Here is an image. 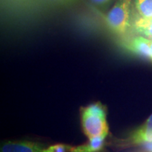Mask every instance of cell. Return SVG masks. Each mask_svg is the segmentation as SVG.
I'll use <instances>...</instances> for the list:
<instances>
[{"label": "cell", "mask_w": 152, "mask_h": 152, "mask_svg": "<svg viewBox=\"0 0 152 152\" xmlns=\"http://www.w3.org/2000/svg\"><path fill=\"white\" fill-rule=\"evenodd\" d=\"M80 117L83 131L89 140L108 135L106 108L100 102L81 107Z\"/></svg>", "instance_id": "obj_1"}, {"label": "cell", "mask_w": 152, "mask_h": 152, "mask_svg": "<svg viewBox=\"0 0 152 152\" xmlns=\"http://www.w3.org/2000/svg\"><path fill=\"white\" fill-rule=\"evenodd\" d=\"M132 0H116L106 16L107 26L114 34L123 35L130 27Z\"/></svg>", "instance_id": "obj_2"}, {"label": "cell", "mask_w": 152, "mask_h": 152, "mask_svg": "<svg viewBox=\"0 0 152 152\" xmlns=\"http://www.w3.org/2000/svg\"><path fill=\"white\" fill-rule=\"evenodd\" d=\"M152 141V114L143 125L133 131L128 138L123 140L121 146L138 145Z\"/></svg>", "instance_id": "obj_3"}, {"label": "cell", "mask_w": 152, "mask_h": 152, "mask_svg": "<svg viewBox=\"0 0 152 152\" xmlns=\"http://www.w3.org/2000/svg\"><path fill=\"white\" fill-rule=\"evenodd\" d=\"M45 144L33 141H8L1 147L0 152H44Z\"/></svg>", "instance_id": "obj_4"}, {"label": "cell", "mask_w": 152, "mask_h": 152, "mask_svg": "<svg viewBox=\"0 0 152 152\" xmlns=\"http://www.w3.org/2000/svg\"><path fill=\"white\" fill-rule=\"evenodd\" d=\"M150 45L151 39L139 35L129 41L127 44V49L136 55L151 60Z\"/></svg>", "instance_id": "obj_5"}, {"label": "cell", "mask_w": 152, "mask_h": 152, "mask_svg": "<svg viewBox=\"0 0 152 152\" xmlns=\"http://www.w3.org/2000/svg\"><path fill=\"white\" fill-rule=\"evenodd\" d=\"M106 137H99L90 139L86 143L72 147L70 152H97L103 149Z\"/></svg>", "instance_id": "obj_6"}, {"label": "cell", "mask_w": 152, "mask_h": 152, "mask_svg": "<svg viewBox=\"0 0 152 152\" xmlns=\"http://www.w3.org/2000/svg\"><path fill=\"white\" fill-rule=\"evenodd\" d=\"M132 3L139 18H152V0H132Z\"/></svg>", "instance_id": "obj_7"}, {"label": "cell", "mask_w": 152, "mask_h": 152, "mask_svg": "<svg viewBox=\"0 0 152 152\" xmlns=\"http://www.w3.org/2000/svg\"><path fill=\"white\" fill-rule=\"evenodd\" d=\"M134 28L140 35L152 39V18L145 19L137 17L134 20Z\"/></svg>", "instance_id": "obj_8"}, {"label": "cell", "mask_w": 152, "mask_h": 152, "mask_svg": "<svg viewBox=\"0 0 152 152\" xmlns=\"http://www.w3.org/2000/svg\"><path fill=\"white\" fill-rule=\"evenodd\" d=\"M72 146L64 144H56L46 148L44 152H70Z\"/></svg>", "instance_id": "obj_9"}, {"label": "cell", "mask_w": 152, "mask_h": 152, "mask_svg": "<svg viewBox=\"0 0 152 152\" xmlns=\"http://www.w3.org/2000/svg\"><path fill=\"white\" fill-rule=\"evenodd\" d=\"M52 1L61 5H71L77 3L79 0H52Z\"/></svg>", "instance_id": "obj_10"}, {"label": "cell", "mask_w": 152, "mask_h": 152, "mask_svg": "<svg viewBox=\"0 0 152 152\" xmlns=\"http://www.w3.org/2000/svg\"><path fill=\"white\" fill-rule=\"evenodd\" d=\"M141 145L146 152H152V141L145 142V143L142 144Z\"/></svg>", "instance_id": "obj_11"}, {"label": "cell", "mask_w": 152, "mask_h": 152, "mask_svg": "<svg viewBox=\"0 0 152 152\" xmlns=\"http://www.w3.org/2000/svg\"><path fill=\"white\" fill-rule=\"evenodd\" d=\"M91 2L97 6H103L109 3L112 0H90Z\"/></svg>", "instance_id": "obj_12"}, {"label": "cell", "mask_w": 152, "mask_h": 152, "mask_svg": "<svg viewBox=\"0 0 152 152\" xmlns=\"http://www.w3.org/2000/svg\"><path fill=\"white\" fill-rule=\"evenodd\" d=\"M150 49H151V61H152V39H151V45H150Z\"/></svg>", "instance_id": "obj_13"}]
</instances>
